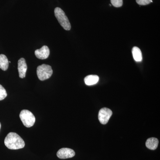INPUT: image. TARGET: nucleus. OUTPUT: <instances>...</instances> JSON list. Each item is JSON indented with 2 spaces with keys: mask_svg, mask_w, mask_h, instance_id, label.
<instances>
[{
  "mask_svg": "<svg viewBox=\"0 0 160 160\" xmlns=\"http://www.w3.org/2000/svg\"><path fill=\"white\" fill-rule=\"evenodd\" d=\"M4 143L8 149L13 150L22 149L25 146L24 140L15 132H9L5 138Z\"/></svg>",
  "mask_w": 160,
  "mask_h": 160,
  "instance_id": "obj_1",
  "label": "nucleus"
},
{
  "mask_svg": "<svg viewBox=\"0 0 160 160\" xmlns=\"http://www.w3.org/2000/svg\"><path fill=\"white\" fill-rule=\"evenodd\" d=\"M54 14L61 26L65 30H70L71 28V24L62 9L59 7H57L54 9Z\"/></svg>",
  "mask_w": 160,
  "mask_h": 160,
  "instance_id": "obj_2",
  "label": "nucleus"
},
{
  "mask_svg": "<svg viewBox=\"0 0 160 160\" xmlns=\"http://www.w3.org/2000/svg\"><path fill=\"white\" fill-rule=\"evenodd\" d=\"M20 118L23 125L27 128H30L35 122V117L31 112L23 109L20 112Z\"/></svg>",
  "mask_w": 160,
  "mask_h": 160,
  "instance_id": "obj_3",
  "label": "nucleus"
},
{
  "mask_svg": "<svg viewBox=\"0 0 160 160\" xmlns=\"http://www.w3.org/2000/svg\"><path fill=\"white\" fill-rule=\"evenodd\" d=\"M52 69L51 66L46 64H42L38 66L37 69V73L39 79L45 81L51 77L52 74Z\"/></svg>",
  "mask_w": 160,
  "mask_h": 160,
  "instance_id": "obj_4",
  "label": "nucleus"
},
{
  "mask_svg": "<svg viewBox=\"0 0 160 160\" xmlns=\"http://www.w3.org/2000/svg\"><path fill=\"white\" fill-rule=\"evenodd\" d=\"M112 114L111 109L108 108H103L100 109L98 114V119L100 123L103 125H106L109 122Z\"/></svg>",
  "mask_w": 160,
  "mask_h": 160,
  "instance_id": "obj_5",
  "label": "nucleus"
},
{
  "mask_svg": "<svg viewBox=\"0 0 160 160\" xmlns=\"http://www.w3.org/2000/svg\"><path fill=\"white\" fill-rule=\"evenodd\" d=\"M75 155V152L73 149L67 148H62L59 149L57 153L58 157L62 159L73 157Z\"/></svg>",
  "mask_w": 160,
  "mask_h": 160,
  "instance_id": "obj_6",
  "label": "nucleus"
},
{
  "mask_svg": "<svg viewBox=\"0 0 160 160\" xmlns=\"http://www.w3.org/2000/svg\"><path fill=\"white\" fill-rule=\"evenodd\" d=\"M50 50L47 46H43L41 49H37L35 51V55L38 58L41 60L46 59L49 57Z\"/></svg>",
  "mask_w": 160,
  "mask_h": 160,
  "instance_id": "obj_7",
  "label": "nucleus"
},
{
  "mask_svg": "<svg viewBox=\"0 0 160 160\" xmlns=\"http://www.w3.org/2000/svg\"><path fill=\"white\" fill-rule=\"evenodd\" d=\"M27 69V66L26 60L24 58H21L18 61V70L19 77L21 78H24L26 77Z\"/></svg>",
  "mask_w": 160,
  "mask_h": 160,
  "instance_id": "obj_8",
  "label": "nucleus"
},
{
  "mask_svg": "<svg viewBox=\"0 0 160 160\" xmlns=\"http://www.w3.org/2000/svg\"><path fill=\"white\" fill-rule=\"evenodd\" d=\"M159 141L156 138H151L146 141V147L151 150H155L158 148Z\"/></svg>",
  "mask_w": 160,
  "mask_h": 160,
  "instance_id": "obj_9",
  "label": "nucleus"
},
{
  "mask_svg": "<svg viewBox=\"0 0 160 160\" xmlns=\"http://www.w3.org/2000/svg\"><path fill=\"white\" fill-rule=\"evenodd\" d=\"M99 78L95 75H90L87 76L84 79L85 84L87 86H92L97 84L98 82Z\"/></svg>",
  "mask_w": 160,
  "mask_h": 160,
  "instance_id": "obj_10",
  "label": "nucleus"
},
{
  "mask_svg": "<svg viewBox=\"0 0 160 160\" xmlns=\"http://www.w3.org/2000/svg\"><path fill=\"white\" fill-rule=\"evenodd\" d=\"M9 61L6 55L0 54V69L6 71L9 67Z\"/></svg>",
  "mask_w": 160,
  "mask_h": 160,
  "instance_id": "obj_11",
  "label": "nucleus"
},
{
  "mask_svg": "<svg viewBox=\"0 0 160 160\" xmlns=\"http://www.w3.org/2000/svg\"><path fill=\"white\" fill-rule=\"evenodd\" d=\"M132 54L135 61L137 62H141L142 60V51L139 48L134 47L132 49Z\"/></svg>",
  "mask_w": 160,
  "mask_h": 160,
  "instance_id": "obj_12",
  "label": "nucleus"
},
{
  "mask_svg": "<svg viewBox=\"0 0 160 160\" xmlns=\"http://www.w3.org/2000/svg\"><path fill=\"white\" fill-rule=\"evenodd\" d=\"M7 93L6 89L0 85V101L4 100L7 97Z\"/></svg>",
  "mask_w": 160,
  "mask_h": 160,
  "instance_id": "obj_13",
  "label": "nucleus"
},
{
  "mask_svg": "<svg viewBox=\"0 0 160 160\" xmlns=\"http://www.w3.org/2000/svg\"><path fill=\"white\" fill-rule=\"evenodd\" d=\"M111 4L115 7L118 8L123 5V0H110Z\"/></svg>",
  "mask_w": 160,
  "mask_h": 160,
  "instance_id": "obj_14",
  "label": "nucleus"
},
{
  "mask_svg": "<svg viewBox=\"0 0 160 160\" xmlns=\"http://www.w3.org/2000/svg\"><path fill=\"white\" fill-rule=\"evenodd\" d=\"M137 3L140 6H146L152 2V0H136Z\"/></svg>",
  "mask_w": 160,
  "mask_h": 160,
  "instance_id": "obj_15",
  "label": "nucleus"
},
{
  "mask_svg": "<svg viewBox=\"0 0 160 160\" xmlns=\"http://www.w3.org/2000/svg\"><path fill=\"white\" fill-rule=\"evenodd\" d=\"M1 122H0V129H1Z\"/></svg>",
  "mask_w": 160,
  "mask_h": 160,
  "instance_id": "obj_16",
  "label": "nucleus"
}]
</instances>
